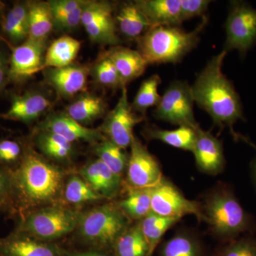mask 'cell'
<instances>
[{
    "label": "cell",
    "mask_w": 256,
    "mask_h": 256,
    "mask_svg": "<svg viewBox=\"0 0 256 256\" xmlns=\"http://www.w3.org/2000/svg\"><path fill=\"white\" fill-rule=\"evenodd\" d=\"M11 181L8 210L20 217L44 207L64 204L68 172L25 143L21 162L8 171Z\"/></svg>",
    "instance_id": "1"
},
{
    "label": "cell",
    "mask_w": 256,
    "mask_h": 256,
    "mask_svg": "<svg viewBox=\"0 0 256 256\" xmlns=\"http://www.w3.org/2000/svg\"><path fill=\"white\" fill-rule=\"evenodd\" d=\"M226 54L223 50L214 56L197 76L192 86L194 99L198 107L210 114L215 124L220 128H229L236 140H244L256 148L234 130V124L238 120L245 119L238 92H236L233 84L222 72V66Z\"/></svg>",
    "instance_id": "2"
},
{
    "label": "cell",
    "mask_w": 256,
    "mask_h": 256,
    "mask_svg": "<svg viewBox=\"0 0 256 256\" xmlns=\"http://www.w3.org/2000/svg\"><path fill=\"white\" fill-rule=\"evenodd\" d=\"M208 20L205 15L202 16L201 22L190 32L180 26H153L136 40L137 50L148 65L178 63L196 48Z\"/></svg>",
    "instance_id": "3"
},
{
    "label": "cell",
    "mask_w": 256,
    "mask_h": 256,
    "mask_svg": "<svg viewBox=\"0 0 256 256\" xmlns=\"http://www.w3.org/2000/svg\"><path fill=\"white\" fill-rule=\"evenodd\" d=\"M130 226V220L117 203H106L80 212L77 237L87 249L114 252L116 242Z\"/></svg>",
    "instance_id": "4"
},
{
    "label": "cell",
    "mask_w": 256,
    "mask_h": 256,
    "mask_svg": "<svg viewBox=\"0 0 256 256\" xmlns=\"http://www.w3.org/2000/svg\"><path fill=\"white\" fill-rule=\"evenodd\" d=\"M202 218L215 236L224 240H234L250 226L249 216L234 194L228 190L212 192L202 206Z\"/></svg>",
    "instance_id": "5"
},
{
    "label": "cell",
    "mask_w": 256,
    "mask_h": 256,
    "mask_svg": "<svg viewBox=\"0 0 256 256\" xmlns=\"http://www.w3.org/2000/svg\"><path fill=\"white\" fill-rule=\"evenodd\" d=\"M80 213L64 204L44 207L18 218L14 230L44 242H55L75 232Z\"/></svg>",
    "instance_id": "6"
},
{
    "label": "cell",
    "mask_w": 256,
    "mask_h": 256,
    "mask_svg": "<svg viewBox=\"0 0 256 256\" xmlns=\"http://www.w3.org/2000/svg\"><path fill=\"white\" fill-rule=\"evenodd\" d=\"M192 86L188 82L175 80L170 84L161 96L154 111L156 119L180 126H186L196 130L200 127L194 118Z\"/></svg>",
    "instance_id": "7"
},
{
    "label": "cell",
    "mask_w": 256,
    "mask_h": 256,
    "mask_svg": "<svg viewBox=\"0 0 256 256\" xmlns=\"http://www.w3.org/2000/svg\"><path fill=\"white\" fill-rule=\"evenodd\" d=\"M224 50H238L242 57L256 44V10L244 1L230 2L225 25Z\"/></svg>",
    "instance_id": "8"
},
{
    "label": "cell",
    "mask_w": 256,
    "mask_h": 256,
    "mask_svg": "<svg viewBox=\"0 0 256 256\" xmlns=\"http://www.w3.org/2000/svg\"><path fill=\"white\" fill-rule=\"evenodd\" d=\"M114 4L109 2L88 1L82 10V24L94 44L119 46L121 40L114 21Z\"/></svg>",
    "instance_id": "9"
},
{
    "label": "cell",
    "mask_w": 256,
    "mask_h": 256,
    "mask_svg": "<svg viewBox=\"0 0 256 256\" xmlns=\"http://www.w3.org/2000/svg\"><path fill=\"white\" fill-rule=\"evenodd\" d=\"M144 117L138 116L128 100L126 86L121 89V95L116 107L108 112L99 130L120 148L126 150L130 146L134 136V126L142 122Z\"/></svg>",
    "instance_id": "10"
},
{
    "label": "cell",
    "mask_w": 256,
    "mask_h": 256,
    "mask_svg": "<svg viewBox=\"0 0 256 256\" xmlns=\"http://www.w3.org/2000/svg\"><path fill=\"white\" fill-rule=\"evenodd\" d=\"M151 210L156 214L180 220L186 215H194L200 220L202 218L201 205L188 200L164 178L152 188Z\"/></svg>",
    "instance_id": "11"
},
{
    "label": "cell",
    "mask_w": 256,
    "mask_h": 256,
    "mask_svg": "<svg viewBox=\"0 0 256 256\" xmlns=\"http://www.w3.org/2000/svg\"><path fill=\"white\" fill-rule=\"evenodd\" d=\"M130 148V153L126 170L128 188H154L163 178L159 163L136 136Z\"/></svg>",
    "instance_id": "12"
},
{
    "label": "cell",
    "mask_w": 256,
    "mask_h": 256,
    "mask_svg": "<svg viewBox=\"0 0 256 256\" xmlns=\"http://www.w3.org/2000/svg\"><path fill=\"white\" fill-rule=\"evenodd\" d=\"M8 47L11 50L10 84H21L34 74L42 72L47 50L46 42L28 38L22 44Z\"/></svg>",
    "instance_id": "13"
},
{
    "label": "cell",
    "mask_w": 256,
    "mask_h": 256,
    "mask_svg": "<svg viewBox=\"0 0 256 256\" xmlns=\"http://www.w3.org/2000/svg\"><path fill=\"white\" fill-rule=\"evenodd\" d=\"M90 73V69L87 66L75 63L62 68L43 70L45 82L63 98H70L86 92Z\"/></svg>",
    "instance_id": "14"
},
{
    "label": "cell",
    "mask_w": 256,
    "mask_h": 256,
    "mask_svg": "<svg viewBox=\"0 0 256 256\" xmlns=\"http://www.w3.org/2000/svg\"><path fill=\"white\" fill-rule=\"evenodd\" d=\"M52 100L37 90H26L22 94H14L10 98V106L0 118L8 120L31 124L50 110Z\"/></svg>",
    "instance_id": "15"
},
{
    "label": "cell",
    "mask_w": 256,
    "mask_h": 256,
    "mask_svg": "<svg viewBox=\"0 0 256 256\" xmlns=\"http://www.w3.org/2000/svg\"><path fill=\"white\" fill-rule=\"evenodd\" d=\"M66 249L14 230L0 238V256H66Z\"/></svg>",
    "instance_id": "16"
},
{
    "label": "cell",
    "mask_w": 256,
    "mask_h": 256,
    "mask_svg": "<svg viewBox=\"0 0 256 256\" xmlns=\"http://www.w3.org/2000/svg\"><path fill=\"white\" fill-rule=\"evenodd\" d=\"M37 129L55 133L74 144L85 142L94 146L106 138L98 128L92 129L82 126L66 112H50Z\"/></svg>",
    "instance_id": "17"
},
{
    "label": "cell",
    "mask_w": 256,
    "mask_h": 256,
    "mask_svg": "<svg viewBox=\"0 0 256 256\" xmlns=\"http://www.w3.org/2000/svg\"><path fill=\"white\" fill-rule=\"evenodd\" d=\"M196 132V140L192 153L194 156L197 168L206 174H220L225 166L222 141L200 127Z\"/></svg>",
    "instance_id": "18"
},
{
    "label": "cell",
    "mask_w": 256,
    "mask_h": 256,
    "mask_svg": "<svg viewBox=\"0 0 256 256\" xmlns=\"http://www.w3.org/2000/svg\"><path fill=\"white\" fill-rule=\"evenodd\" d=\"M78 174L105 200L118 196L122 188V176L114 173L98 158L84 165Z\"/></svg>",
    "instance_id": "19"
},
{
    "label": "cell",
    "mask_w": 256,
    "mask_h": 256,
    "mask_svg": "<svg viewBox=\"0 0 256 256\" xmlns=\"http://www.w3.org/2000/svg\"><path fill=\"white\" fill-rule=\"evenodd\" d=\"M0 33L8 46H16L30 37L28 1H18L5 12L0 21Z\"/></svg>",
    "instance_id": "20"
},
{
    "label": "cell",
    "mask_w": 256,
    "mask_h": 256,
    "mask_svg": "<svg viewBox=\"0 0 256 256\" xmlns=\"http://www.w3.org/2000/svg\"><path fill=\"white\" fill-rule=\"evenodd\" d=\"M33 141L41 154L50 161L68 164L76 154L74 143L46 130L36 129L34 134Z\"/></svg>",
    "instance_id": "21"
},
{
    "label": "cell",
    "mask_w": 256,
    "mask_h": 256,
    "mask_svg": "<svg viewBox=\"0 0 256 256\" xmlns=\"http://www.w3.org/2000/svg\"><path fill=\"white\" fill-rule=\"evenodd\" d=\"M114 15L118 33L127 40L136 41L152 28L136 1L124 2L116 8Z\"/></svg>",
    "instance_id": "22"
},
{
    "label": "cell",
    "mask_w": 256,
    "mask_h": 256,
    "mask_svg": "<svg viewBox=\"0 0 256 256\" xmlns=\"http://www.w3.org/2000/svg\"><path fill=\"white\" fill-rule=\"evenodd\" d=\"M138 8L148 18L152 28L180 26V0H139Z\"/></svg>",
    "instance_id": "23"
},
{
    "label": "cell",
    "mask_w": 256,
    "mask_h": 256,
    "mask_svg": "<svg viewBox=\"0 0 256 256\" xmlns=\"http://www.w3.org/2000/svg\"><path fill=\"white\" fill-rule=\"evenodd\" d=\"M104 54L114 63L126 84L142 76L148 65L138 50L128 47L114 46Z\"/></svg>",
    "instance_id": "24"
},
{
    "label": "cell",
    "mask_w": 256,
    "mask_h": 256,
    "mask_svg": "<svg viewBox=\"0 0 256 256\" xmlns=\"http://www.w3.org/2000/svg\"><path fill=\"white\" fill-rule=\"evenodd\" d=\"M107 108L105 99L86 92L77 96L76 98L67 106L65 112L74 120L86 127L104 117Z\"/></svg>",
    "instance_id": "25"
},
{
    "label": "cell",
    "mask_w": 256,
    "mask_h": 256,
    "mask_svg": "<svg viewBox=\"0 0 256 256\" xmlns=\"http://www.w3.org/2000/svg\"><path fill=\"white\" fill-rule=\"evenodd\" d=\"M82 47V42L68 35L54 40L47 47L42 72L46 68H62L74 63Z\"/></svg>",
    "instance_id": "26"
},
{
    "label": "cell",
    "mask_w": 256,
    "mask_h": 256,
    "mask_svg": "<svg viewBox=\"0 0 256 256\" xmlns=\"http://www.w3.org/2000/svg\"><path fill=\"white\" fill-rule=\"evenodd\" d=\"M143 136L148 140H156L184 150L193 152L196 140V132L193 128L180 126L172 130H168L156 127L148 126L143 131Z\"/></svg>",
    "instance_id": "27"
},
{
    "label": "cell",
    "mask_w": 256,
    "mask_h": 256,
    "mask_svg": "<svg viewBox=\"0 0 256 256\" xmlns=\"http://www.w3.org/2000/svg\"><path fill=\"white\" fill-rule=\"evenodd\" d=\"M30 37L36 41L46 42L54 28V22L48 2L28 1Z\"/></svg>",
    "instance_id": "28"
},
{
    "label": "cell",
    "mask_w": 256,
    "mask_h": 256,
    "mask_svg": "<svg viewBox=\"0 0 256 256\" xmlns=\"http://www.w3.org/2000/svg\"><path fill=\"white\" fill-rule=\"evenodd\" d=\"M114 256H152L149 245L143 236L139 223L131 226L116 242Z\"/></svg>",
    "instance_id": "29"
},
{
    "label": "cell",
    "mask_w": 256,
    "mask_h": 256,
    "mask_svg": "<svg viewBox=\"0 0 256 256\" xmlns=\"http://www.w3.org/2000/svg\"><path fill=\"white\" fill-rule=\"evenodd\" d=\"M151 192L152 188H128L127 195L118 206L130 220H140L152 212Z\"/></svg>",
    "instance_id": "30"
},
{
    "label": "cell",
    "mask_w": 256,
    "mask_h": 256,
    "mask_svg": "<svg viewBox=\"0 0 256 256\" xmlns=\"http://www.w3.org/2000/svg\"><path fill=\"white\" fill-rule=\"evenodd\" d=\"M94 146V152L98 159L116 174L122 178L126 173L129 160V154L126 152V150L120 148L108 138Z\"/></svg>",
    "instance_id": "31"
},
{
    "label": "cell",
    "mask_w": 256,
    "mask_h": 256,
    "mask_svg": "<svg viewBox=\"0 0 256 256\" xmlns=\"http://www.w3.org/2000/svg\"><path fill=\"white\" fill-rule=\"evenodd\" d=\"M180 220L178 218L162 216L151 212L138 222L143 236L148 242L152 254H154L165 233Z\"/></svg>",
    "instance_id": "32"
},
{
    "label": "cell",
    "mask_w": 256,
    "mask_h": 256,
    "mask_svg": "<svg viewBox=\"0 0 256 256\" xmlns=\"http://www.w3.org/2000/svg\"><path fill=\"white\" fill-rule=\"evenodd\" d=\"M63 200L65 204L80 206L105 198L94 191L80 175L74 174L66 182Z\"/></svg>",
    "instance_id": "33"
},
{
    "label": "cell",
    "mask_w": 256,
    "mask_h": 256,
    "mask_svg": "<svg viewBox=\"0 0 256 256\" xmlns=\"http://www.w3.org/2000/svg\"><path fill=\"white\" fill-rule=\"evenodd\" d=\"M161 82L160 76L154 74L142 82L131 104L134 112H140L144 117L148 109L158 106L161 99L158 88Z\"/></svg>",
    "instance_id": "34"
},
{
    "label": "cell",
    "mask_w": 256,
    "mask_h": 256,
    "mask_svg": "<svg viewBox=\"0 0 256 256\" xmlns=\"http://www.w3.org/2000/svg\"><path fill=\"white\" fill-rule=\"evenodd\" d=\"M90 73L95 82L101 86L114 90L126 86L114 63L104 53L96 60L90 69Z\"/></svg>",
    "instance_id": "35"
},
{
    "label": "cell",
    "mask_w": 256,
    "mask_h": 256,
    "mask_svg": "<svg viewBox=\"0 0 256 256\" xmlns=\"http://www.w3.org/2000/svg\"><path fill=\"white\" fill-rule=\"evenodd\" d=\"M160 256H202L201 245L186 234H178L164 242Z\"/></svg>",
    "instance_id": "36"
},
{
    "label": "cell",
    "mask_w": 256,
    "mask_h": 256,
    "mask_svg": "<svg viewBox=\"0 0 256 256\" xmlns=\"http://www.w3.org/2000/svg\"><path fill=\"white\" fill-rule=\"evenodd\" d=\"M25 143L15 139H0V166L10 171L21 162L24 153Z\"/></svg>",
    "instance_id": "37"
},
{
    "label": "cell",
    "mask_w": 256,
    "mask_h": 256,
    "mask_svg": "<svg viewBox=\"0 0 256 256\" xmlns=\"http://www.w3.org/2000/svg\"><path fill=\"white\" fill-rule=\"evenodd\" d=\"M216 256H256V240L242 238L224 247Z\"/></svg>",
    "instance_id": "38"
},
{
    "label": "cell",
    "mask_w": 256,
    "mask_h": 256,
    "mask_svg": "<svg viewBox=\"0 0 256 256\" xmlns=\"http://www.w3.org/2000/svg\"><path fill=\"white\" fill-rule=\"evenodd\" d=\"M210 2V0H180V16L182 23L195 16H204Z\"/></svg>",
    "instance_id": "39"
},
{
    "label": "cell",
    "mask_w": 256,
    "mask_h": 256,
    "mask_svg": "<svg viewBox=\"0 0 256 256\" xmlns=\"http://www.w3.org/2000/svg\"><path fill=\"white\" fill-rule=\"evenodd\" d=\"M88 0H50L48 3L54 18L68 14L85 6Z\"/></svg>",
    "instance_id": "40"
},
{
    "label": "cell",
    "mask_w": 256,
    "mask_h": 256,
    "mask_svg": "<svg viewBox=\"0 0 256 256\" xmlns=\"http://www.w3.org/2000/svg\"><path fill=\"white\" fill-rule=\"evenodd\" d=\"M85 6L68 14L54 18V28L63 32H72L76 30L79 25L82 24V10Z\"/></svg>",
    "instance_id": "41"
},
{
    "label": "cell",
    "mask_w": 256,
    "mask_h": 256,
    "mask_svg": "<svg viewBox=\"0 0 256 256\" xmlns=\"http://www.w3.org/2000/svg\"><path fill=\"white\" fill-rule=\"evenodd\" d=\"M2 42L0 41V94L10 84V54Z\"/></svg>",
    "instance_id": "42"
},
{
    "label": "cell",
    "mask_w": 256,
    "mask_h": 256,
    "mask_svg": "<svg viewBox=\"0 0 256 256\" xmlns=\"http://www.w3.org/2000/svg\"><path fill=\"white\" fill-rule=\"evenodd\" d=\"M11 197V181L9 173L0 166V210H8Z\"/></svg>",
    "instance_id": "43"
},
{
    "label": "cell",
    "mask_w": 256,
    "mask_h": 256,
    "mask_svg": "<svg viewBox=\"0 0 256 256\" xmlns=\"http://www.w3.org/2000/svg\"><path fill=\"white\" fill-rule=\"evenodd\" d=\"M66 256H114V252L97 249H86L84 250H66Z\"/></svg>",
    "instance_id": "44"
},
{
    "label": "cell",
    "mask_w": 256,
    "mask_h": 256,
    "mask_svg": "<svg viewBox=\"0 0 256 256\" xmlns=\"http://www.w3.org/2000/svg\"><path fill=\"white\" fill-rule=\"evenodd\" d=\"M5 14V5L4 3L0 2V21L3 18Z\"/></svg>",
    "instance_id": "45"
},
{
    "label": "cell",
    "mask_w": 256,
    "mask_h": 256,
    "mask_svg": "<svg viewBox=\"0 0 256 256\" xmlns=\"http://www.w3.org/2000/svg\"><path fill=\"white\" fill-rule=\"evenodd\" d=\"M252 176H254V182H255L256 186V158L252 164Z\"/></svg>",
    "instance_id": "46"
}]
</instances>
